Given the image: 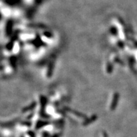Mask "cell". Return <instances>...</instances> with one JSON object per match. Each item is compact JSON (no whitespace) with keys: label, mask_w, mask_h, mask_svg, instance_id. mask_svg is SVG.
I'll return each instance as SVG.
<instances>
[{"label":"cell","mask_w":137,"mask_h":137,"mask_svg":"<svg viewBox=\"0 0 137 137\" xmlns=\"http://www.w3.org/2000/svg\"><path fill=\"white\" fill-rule=\"evenodd\" d=\"M118 98H119V95L118 94H115V96H114V102H113V104H112V109H114L115 107V105H116V104H117V102H118Z\"/></svg>","instance_id":"6da1fadb"},{"label":"cell","mask_w":137,"mask_h":137,"mask_svg":"<svg viewBox=\"0 0 137 137\" xmlns=\"http://www.w3.org/2000/svg\"><path fill=\"white\" fill-rule=\"evenodd\" d=\"M0 17H1V15H0Z\"/></svg>","instance_id":"7a4b0ae2"}]
</instances>
